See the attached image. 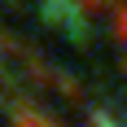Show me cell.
Wrapping results in <instances>:
<instances>
[{
    "instance_id": "6da1fadb",
    "label": "cell",
    "mask_w": 127,
    "mask_h": 127,
    "mask_svg": "<svg viewBox=\"0 0 127 127\" xmlns=\"http://www.w3.org/2000/svg\"><path fill=\"white\" fill-rule=\"evenodd\" d=\"M9 127H57V123H53V118H44L35 105H18V110H13V118H9Z\"/></svg>"
},
{
    "instance_id": "7a4b0ae2",
    "label": "cell",
    "mask_w": 127,
    "mask_h": 127,
    "mask_svg": "<svg viewBox=\"0 0 127 127\" xmlns=\"http://www.w3.org/2000/svg\"><path fill=\"white\" fill-rule=\"evenodd\" d=\"M70 4H75L79 13L88 9V13H96V9H118V0H70Z\"/></svg>"
}]
</instances>
